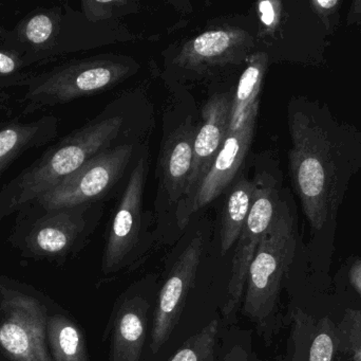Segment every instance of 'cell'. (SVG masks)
Segmentation results:
<instances>
[{"label":"cell","mask_w":361,"mask_h":361,"mask_svg":"<svg viewBox=\"0 0 361 361\" xmlns=\"http://www.w3.org/2000/svg\"><path fill=\"white\" fill-rule=\"evenodd\" d=\"M280 178L277 170L274 172L265 170L260 172L254 180L252 206L238 239L233 256L226 303L223 309L226 318L235 314L238 305L241 302L252 259L261 239L273 223L282 195Z\"/></svg>","instance_id":"52a82bcc"},{"label":"cell","mask_w":361,"mask_h":361,"mask_svg":"<svg viewBox=\"0 0 361 361\" xmlns=\"http://www.w3.org/2000/svg\"><path fill=\"white\" fill-rule=\"evenodd\" d=\"M59 125L55 116L29 122L14 119L0 124V178L19 157L53 141L59 135Z\"/></svg>","instance_id":"e0dca14e"},{"label":"cell","mask_w":361,"mask_h":361,"mask_svg":"<svg viewBox=\"0 0 361 361\" xmlns=\"http://www.w3.org/2000/svg\"><path fill=\"white\" fill-rule=\"evenodd\" d=\"M269 66V55L257 52L250 55L245 70L238 83L237 91L231 104L228 133L239 131L248 119L252 110L259 106V93Z\"/></svg>","instance_id":"d6986e66"},{"label":"cell","mask_w":361,"mask_h":361,"mask_svg":"<svg viewBox=\"0 0 361 361\" xmlns=\"http://www.w3.org/2000/svg\"><path fill=\"white\" fill-rule=\"evenodd\" d=\"M197 131V127L187 121L167 138L161 150L162 182L169 201L173 203L182 201L186 194Z\"/></svg>","instance_id":"2e32d148"},{"label":"cell","mask_w":361,"mask_h":361,"mask_svg":"<svg viewBox=\"0 0 361 361\" xmlns=\"http://www.w3.org/2000/svg\"><path fill=\"white\" fill-rule=\"evenodd\" d=\"M144 182L145 163L141 159L131 173L112 220L104 252L103 271L105 273H114L122 266L139 239Z\"/></svg>","instance_id":"7c38bea8"},{"label":"cell","mask_w":361,"mask_h":361,"mask_svg":"<svg viewBox=\"0 0 361 361\" xmlns=\"http://www.w3.org/2000/svg\"><path fill=\"white\" fill-rule=\"evenodd\" d=\"M348 25H360L361 23V0H354L350 6L347 15Z\"/></svg>","instance_id":"f1b7e54d"},{"label":"cell","mask_w":361,"mask_h":361,"mask_svg":"<svg viewBox=\"0 0 361 361\" xmlns=\"http://www.w3.org/2000/svg\"><path fill=\"white\" fill-rule=\"evenodd\" d=\"M219 322L214 319L191 336L169 361H214Z\"/></svg>","instance_id":"7402d4cb"},{"label":"cell","mask_w":361,"mask_h":361,"mask_svg":"<svg viewBox=\"0 0 361 361\" xmlns=\"http://www.w3.org/2000/svg\"><path fill=\"white\" fill-rule=\"evenodd\" d=\"M148 307L140 298L125 301L116 314L114 331V361H140L146 339Z\"/></svg>","instance_id":"ac0fdd59"},{"label":"cell","mask_w":361,"mask_h":361,"mask_svg":"<svg viewBox=\"0 0 361 361\" xmlns=\"http://www.w3.org/2000/svg\"><path fill=\"white\" fill-rule=\"evenodd\" d=\"M133 69L128 61L92 57L68 61L48 71L31 73L23 86L25 88L23 114L27 116L107 90L126 78Z\"/></svg>","instance_id":"5b68a950"},{"label":"cell","mask_w":361,"mask_h":361,"mask_svg":"<svg viewBox=\"0 0 361 361\" xmlns=\"http://www.w3.org/2000/svg\"><path fill=\"white\" fill-rule=\"evenodd\" d=\"M63 16V6L34 8L12 29L0 25V45L17 55L27 68L48 63L56 57Z\"/></svg>","instance_id":"9c48e42d"},{"label":"cell","mask_w":361,"mask_h":361,"mask_svg":"<svg viewBox=\"0 0 361 361\" xmlns=\"http://www.w3.org/2000/svg\"><path fill=\"white\" fill-rule=\"evenodd\" d=\"M258 110L259 106H256L252 110L239 131L227 134L226 139L189 206L180 227H184L195 212L212 203L233 182L252 144Z\"/></svg>","instance_id":"4fadbf2b"},{"label":"cell","mask_w":361,"mask_h":361,"mask_svg":"<svg viewBox=\"0 0 361 361\" xmlns=\"http://www.w3.org/2000/svg\"><path fill=\"white\" fill-rule=\"evenodd\" d=\"M29 69L17 55L0 45V89L23 87L31 74Z\"/></svg>","instance_id":"d4e9b609"},{"label":"cell","mask_w":361,"mask_h":361,"mask_svg":"<svg viewBox=\"0 0 361 361\" xmlns=\"http://www.w3.org/2000/svg\"><path fill=\"white\" fill-rule=\"evenodd\" d=\"M52 309L29 284L0 275V357L6 361H53L47 338Z\"/></svg>","instance_id":"277c9868"},{"label":"cell","mask_w":361,"mask_h":361,"mask_svg":"<svg viewBox=\"0 0 361 361\" xmlns=\"http://www.w3.org/2000/svg\"><path fill=\"white\" fill-rule=\"evenodd\" d=\"M349 278L352 286L361 299V260L356 261L352 265L351 269H350Z\"/></svg>","instance_id":"83f0119b"},{"label":"cell","mask_w":361,"mask_h":361,"mask_svg":"<svg viewBox=\"0 0 361 361\" xmlns=\"http://www.w3.org/2000/svg\"><path fill=\"white\" fill-rule=\"evenodd\" d=\"M254 46L250 33L238 28L210 30L188 40L182 47L175 63L186 69L225 66L238 63Z\"/></svg>","instance_id":"5bb4252c"},{"label":"cell","mask_w":361,"mask_h":361,"mask_svg":"<svg viewBox=\"0 0 361 361\" xmlns=\"http://www.w3.org/2000/svg\"><path fill=\"white\" fill-rule=\"evenodd\" d=\"M91 206L53 210L23 207L16 213L8 242L25 260H65L88 235Z\"/></svg>","instance_id":"8992f818"},{"label":"cell","mask_w":361,"mask_h":361,"mask_svg":"<svg viewBox=\"0 0 361 361\" xmlns=\"http://www.w3.org/2000/svg\"><path fill=\"white\" fill-rule=\"evenodd\" d=\"M121 117L94 120L72 131L44 150L0 190V220L16 214L87 161L109 148L122 129Z\"/></svg>","instance_id":"7a4b0ae2"},{"label":"cell","mask_w":361,"mask_h":361,"mask_svg":"<svg viewBox=\"0 0 361 361\" xmlns=\"http://www.w3.org/2000/svg\"><path fill=\"white\" fill-rule=\"evenodd\" d=\"M343 4V0H310L312 10L324 23L330 35L334 34L339 25Z\"/></svg>","instance_id":"484cf974"},{"label":"cell","mask_w":361,"mask_h":361,"mask_svg":"<svg viewBox=\"0 0 361 361\" xmlns=\"http://www.w3.org/2000/svg\"><path fill=\"white\" fill-rule=\"evenodd\" d=\"M47 338L53 361H88L84 334L65 314L51 312Z\"/></svg>","instance_id":"ffe728a7"},{"label":"cell","mask_w":361,"mask_h":361,"mask_svg":"<svg viewBox=\"0 0 361 361\" xmlns=\"http://www.w3.org/2000/svg\"><path fill=\"white\" fill-rule=\"evenodd\" d=\"M203 254V239L195 237L186 246L173 265L169 279L163 285L154 314L152 333L154 353L167 343L179 321L185 300L192 288Z\"/></svg>","instance_id":"8fae6325"},{"label":"cell","mask_w":361,"mask_h":361,"mask_svg":"<svg viewBox=\"0 0 361 361\" xmlns=\"http://www.w3.org/2000/svg\"><path fill=\"white\" fill-rule=\"evenodd\" d=\"M222 361H260L257 360L254 355L240 345L233 347L226 355L224 356Z\"/></svg>","instance_id":"4316f807"},{"label":"cell","mask_w":361,"mask_h":361,"mask_svg":"<svg viewBox=\"0 0 361 361\" xmlns=\"http://www.w3.org/2000/svg\"><path fill=\"white\" fill-rule=\"evenodd\" d=\"M297 245L296 206L283 191L273 223L252 259L244 290V314L260 328H267L275 316Z\"/></svg>","instance_id":"3957f363"},{"label":"cell","mask_w":361,"mask_h":361,"mask_svg":"<svg viewBox=\"0 0 361 361\" xmlns=\"http://www.w3.org/2000/svg\"><path fill=\"white\" fill-rule=\"evenodd\" d=\"M0 361H6V360H2L1 357H0Z\"/></svg>","instance_id":"f546056e"},{"label":"cell","mask_w":361,"mask_h":361,"mask_svg":"<svg viewBox=\"0 0 361 361\" xmlns=\"http://www.w3.org/2000/svg\"><path fill=\"white\" fill-rule=\"evenodd\" d=\"M290 174L315 235L334 228L350 184L361 171V129L328 104L307 97L288 104Z\"/></svg>","instance_id":"6da1fadb"},{"label":"cell","mask_w":361,"mask_h":361,"mask_svg":"<svg viewBox=\"0 0 361 361\" xmlns=\"http://www.w3.org/2000/svg\"><path fill=\"white\" fill-rule=\"evenodd\" d=\"M135 2L126 0H84L80 2V18L89 23H97L114 18L123 12H131L130 6Z\"/></svg>","instance_id":"cb8c5ba5"},{"label":"cell","mask_w":361,"mask_h":361,"mask_svg":"<svg viewBox=\"0 0 361 361\" xmlns=\"http://www.w3.org/2000/svg\"><path fill=\"white\" fill-rule=\"evenodd\" d=\"M131 156L130 144L105 150L25 207L53 210L92 205L118 182Z\"/></svg>","instance_id":"ba28073f"},{"label":"cell","mask_w":361,"mask_h":361,"mask_svg":"<svg viewBox=\"0 0 361 361\" xmlns=\"http://www.w3.org/2000/svg\"><path fill=\"white\" fill-rule=\"evenodd\" d=\"M0 4H1V2H0Z\"/></svg>","instance_id":"4dcf8cb0"},{"label":"cell","mask_w":361,"mask_h":361,"mask_svg":"<svg viewBox=\"0 0 361 361\" xmlns=\"http://www.w3.org/2000/svg\"><path fill=\"white\" fill-rule=\"evenodd\" d=\"M255 182L241 179L235 184L227 197L221 224V251L223 256L235 245L250 213Z\"/></svg>","instance_id":"44dd1931"},{"label":"cell","mask_w":361,"mask_h":361,"mask_svg":"<svg viewBox=\"0 0 361 361\" xmlns=\"http://www.w3.org/2000/svg\"><path fill=\"white\" fill-rule=\"evenodd\" d=\"M233 99L218 93L208 100L202 110V124L197 129L193 144L192 167L184 199L177 210L180 227L189 206L192 203L200 186L214 165L228 133Z\"/></svg>","instance_id":"30bf717a"},{"label":"cell","mask_w":361,"mask_h":361,"mask_svg":"<svg viewBox=\"0 0 361 361\" xmlns=\"http://www.w3.org/2000/svg\"><path fill=\"white\" fill-rule=\"evenodd\" d=\"M338 354L336 324L329 317L315 318L295 309L288 361H336Z\"/></svg>","instance_id":"9a60e30c"},{"label":"cell","mask_w":361,"mask_h":361,"mask_svg":"<svg viewBox=\"0 0 361 361\" xmlns=\"http://www.w3.org/2000/svg\"><path fill=\"white\" fill-rule=\"evenodd\" d=\"M338 353L351 361H361V311L348 309L336 326Z\"/></svg>","instance_id":"603a6c76"}]
</instances>
